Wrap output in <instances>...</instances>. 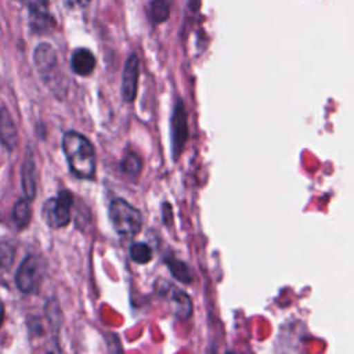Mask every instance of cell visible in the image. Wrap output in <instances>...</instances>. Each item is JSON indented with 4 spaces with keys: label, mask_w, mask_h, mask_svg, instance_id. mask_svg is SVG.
<instances>
[{
    "label": "cell",
    "mask_w": 354,
    "mask_h": 354,
    "mask_svg": "<svg viewBox=\"0 0 354 354\" xmlns=\"http://www.w3.org/2000/svg\"><path fill=\"white\" fill-rule=\"evenodd\" d=\"M62 151L73 176L83 180L94 177L95 151L88 138L75 130H69L62 137Z\"/></svg>",
    "instance_id": "6da1fadb"
},
{
    "label": "cell",
    "mask_w": 354,
    "mask_h": 354,
    "mask_svg": "<svg viewBox=\"0 0 354 354\" xmlns=\"http://www.w3.org/2000/svg\"><path fill=\"white\" fill-rule=\"evenodd\" d=\"M33 64L51 94L62 100L68 94V82L59 68L57 51L50 43L43 41L35 47Z\"/></svg>",
    "instance_id": "7a4b0ae2"
},
{
    "label": "cell",
    "mask_w": 354,
    "mask_h": 354,
    "mask_svg": "<svg viewBox=\"0 0 354 354\" xmlns=\"http://www.w3.org/2000/svg\"><path fill=\"white\" fill-rule=\"evenodd\" d=\"M109 218L115 232L123 238H133L142 227L140 210L122 198H116L111 202Z\"/></svg>",
    "instance_id": "3957f363"
},
{
    "label": "cell",
    "mask_w": 354,
    "mask_h": 354,
    "mask_svg": "<svg viewBox=\"0 0 354 354\" xmlns=\"http://www.w3.org/2000/svg\"><path fill=\"white\" fill-rule=\"evenodd\" d=\"M73 196L68 189H62L57 196L50 198L43 205V220L50 228H62L71 221V207Z\"/></svg>",
    "instance_id": "277c9868"
},
{
    "label": "cell",
    "mask_w": 354,
    "mask_h": 354,
    "mask_svg": "<svg viewBox=\"0 0 354 354\" xmlns=\"http://www.w3.org/2000/svg\"><path fill=\"white\" fill-rule=\"evenodd\" d=\"M170 137H171V153L174 160H177L188 138L187 109L181 98H178L173 106V112L170 118Z\"/></svg>",
    "instance_id": "5b68a950"
},
{
    "label": "cell",
    "mask_w": 354,
    "mask_h": 354,
    "mask_svg": "<svg viewBox=\"0 0 354 354\" xmlns=\"http://www.w3.org/2000/svg\"><path fill=\"white\" fill-rule=\"evenodd\" d=\"M138 76H140V59L136 53H131L123 66L122 72V84L120 93L124 102H133L137 97L138 88Z\"/></svg>",
    "instance_id": "8992f818"
},
{
    "label": "cell",
    "mask_w": 354,
    "mask_h": 354,
    "mask_svg": "<svg viewBox=\"0 0 354 354\" xmlns=\"http://www.w3.org/2000/svg\"><path fill=\"white\" fill-rule=\"evenodd\" d=\"M37 274V260L33 256H26L15 272V285L22 293H30L35 288Z\"/></svg>",
    "instance_id": "52a82bcc"
},
{
    "label": "cell",
    "mask_w": 354,
    "mask_h": 354,
    "mask_svg": "<svg viewBox=\"0 0 354 354\" xmlns=\"http://www.w3.org/2000/svg\"><path fill=\"white\" fill-rule=\"evenodd\" d=\"M29 10V28L35 35H47L55 28V19L51 15L48 6L30 7Z\"/></svg>",
    "instance_id": "ba28073f"
},
{
    "label": "cell",
    "mask_w": 354,
    "mask_h": 354,
    "mask_svg": "<svg viewBox=\"0 0 354 354\" xmlns=\"http://www.w3.org/2000/svg\"><path fill=\"white\" fill-rule=\"evenodd\" d=\"M165 285H166V289H163L162 293L167 295L176 317L184 318V319L189 318L192 314V301L189 296L184 290L178 289L177 286H173L169 283H165Z\"/></svg>",
    "instance_id": "9c48e42d"
},
{
    "label": "cell",
    "mask_w": 354,
    "mask_h": 354,
    "mask_svg": "<svg viewBox=\"0 0 354 354\" xmlns=\"http://www.w3.org/2000/svg\"><path fill=\"white\" fill-rule=\"evenodd\" d=\"M95 62L97 61L94 54L86 47H77L72 51L71 68L76 75L82 77H87L93 73L95 68Z\"/></svg>",
    "instance_id": "30bf717a"
},
{
    "label": "cell",
    "mask_w": 354,
    "mask_h": 354,
    "mask_svg": "<svg viewBox=\"0 0 354 354\" xmlns=\"http://www.w3.org/2000/svg\"><path fill=\"white\" fill-rule=\"evenodd\" d=\"M0 141L7 149H14L18 144V130L7 108L0 109Z\"/></svg>",
    "instance_id": "8fae6325"
},
{
    "label": "cell",
    "mask_w": 354,
    "mask_h": 354,
    "mask_svg": "<svg viewBox=\"0 0 354 354\" xmlns=\"http://www.w3.org/2000/svg\"><path fill=\"white\" fill-rule=\"evenodd\" d=\"M35 158L30 151L26 152L22 169H21V180H22V191L25 198L32 201L36 195V181H35Z\"/></svg>",
    "instance_id": "7c38bea8"
},
{
    "label": "cell",
    "mask_w": 354,
    "mask_h": 354,
    "mask_svg": "<svg viewBox=\"0 0 354 354\" xmlns=\"http://www.w3.org/2000/svg\"><path fill=\"white\" fill-rule=\"evenodd\" d=\"M173 0H152L148 10V17L153 25L166 22L170 18Z\"/></svg>",
    "instance_id": "4fadbf2b"
},
{
    "label": "cell",
    "mask_w": 354,
    "mask_h": 354,
    "mask_svg": "<svg viewBox=\"0 0 354 354\" xmlns=\"http://www.w3.org/2000/svg\"><path fill=\"white\" fill-rule=\"evenodd\" d=\"M32 218V210L28 198H21L15 202L12 207V221L15 223L18 230H24L28 227Z\"/></svg>",
    "instance_id": "5bb4252c"
},
{
    "label": "cell",
    "mask_w": 354,
    "mask_h": 354,
    "mask_svg": "<svg viewBox=\"0 0 354 354\" xmlns=\"http://www.w3.org/2000/svg\"><path fill=\"white\" fill-rule=\"evenodd\" d=\"M165 264L169 267L171 275L184 283H189L192 281V272L189 270V267L180 259L174 257V256H166L165 257Z\"/></svg>",
    "instance_id": "9a60e30c"
},
{
    "label": "cell",
    "mask_w": 354,
    "mask_h": 354,
    "mask_svg": "<svg viewBox=\"0 0 354 354\" xmlns=\"http://www.w3.org/2000/svg\"><path fill=\"white\" fill-rule=\"evenodd\" d=\"M130 257L138 264H147L152 259V249L145 242H136L130 246Z\"/></svg>",
    "instance_id": "2e32d148"
},
{
    "label": "cell",
    "mask_w": 354,
    "mask_h": 354,
    "mask_svg": "<svg viewBox=\"0 0 354 354\" xmlns=\"http://www.w3.org/2000/svg\"><path fill=\"white\" fill-rule=\"evenodd\" d=\"M122 170L130 176H137L141 171L142 162L141 158L136 152H127L122 159Z\"/></svg>",
    "instance_id": "e0dca14e"
},
{
    "label": "cell",
    "mask_w": 354,
    "mask_h": 354,
    "mask_svg": "<svg viewBox=\"0 0 354 354\" xmlns=\"http://www.w3.org/2000/svg\"><path fill=\"white\" fill-rule=\"evenodd\" d=\"M43 354H62L57 336H51L46 340L43 346Z\"/></svg>",
    "instance_id": "ac0fdd59"
},
{
    "label": "cell",
    "mask_w": 354,
    "mask_h": 354,
    "mask_svg": "<svg viewBox=\"0 0 354 354\" xmlns=\"http://www.w3.org/2000/svg\"><path fill=\"white\" fill-rule=\"evenodd\" d=\"M91 0H62V4L69 10H82L90 4Z\"/></svg>",
    "instance_id": "d6986e66"
},
{
    "label": "cell",
    "mask_w": 354,
    "mask_h": 354,
    "mask_svg": "<svg viewBox=\"0 0 354 354\" xmlns=\"http://www.w3.org/2000/svg\"><path fill=\"white\" fill-rule=\"evenodd\" d=\"M199 6H201V0H188L185 17L192 15V18H194V15H196L199 11Z\"/></svg>",
    "instance_id": "ffe728a7"
},
{
    "label": "cell",
    "mask_w": 354,
    "mask_h": 354,
    "mask_svg": "<svg viewBox=\"0 0 354 354\" xmlns=\"http://www.w3.org/2000/svg\"><path fill=\"white\" fill-rule=\"evenodd\" d=\"M26 3L28 8L30 7H40V6H48V0H21Z\"/></svg>",
    "instance_id": "44dd1931"
},
{
    "label": "cell",
    "mask_w": 354,
    "mask_h": 354,
    "mask_svg": "<svg viewBox=\"0 0 354 354\" xmlns=\"http://www.w3.org/2000/svg\"><path fill=\"white\" fill-rule=\"evenodd\" d=\"M4 315H6V308H4V303L0 300V328L3 326L4 322Z\"/></svg>",
    "instance_id": "7402d4cb"
},
{
    "label": "cell",
    "mask_w": 354,
    "mask_h": 354,
    "mask_svg": "<svg viewBox=\"0 0 354 354\" xmlns=\"http://www.w3.org/2000/svg\"><path fill=\"white\" fill-rule=\"evenodd\" d=\"M225 354H234V353H232V351H227Z\"/></svg>",
    "instance_id": "603a6c76"
}]
</instances>
